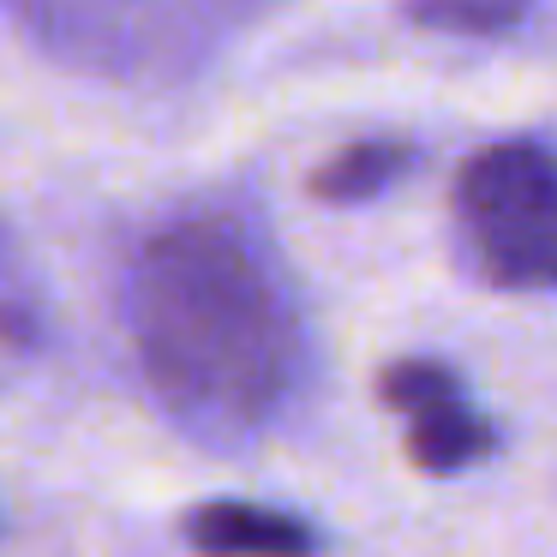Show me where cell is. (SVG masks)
Wrapping results in <instances>:
<instances>
[{
    "mask_svg": "<svg viewBox=\"0 0 557 557\" xmlns=\"http://www.w3.org/2000/svg\"><path fill=\"white\" fill-rule=\"evenodd\" d=\"M456 252L485 288H557V150L540 138H504L461 162L449 198Z\"/></svg>",
    "mask_w": 557,
    "mask_h": 557,
    "instance_id": "7a4b0ae2",
    "label": "cell"
},
{
    "mask_svg": "<svg viewBox=\"0 0 557 557\" xmlns=\"http://www.w3.org/2000/svg\"><path fill=\"white\" fill-rule=\"evenodd\" d=\"M126 330L162 408L210 444L258 437L306 377L294 276L234 205H186L138 240Z\"/></svg>",
    "mask_w": 557,
    "mask_h": 557,
    "instance_id": "6da1fadb",
    "label": "cell"
},
{
    "mask_svg": "<svg viewBox=\"0 0 557 557\" xmlns=\"http://www.w3.org/2000/svg\"><path fill=\"white\" fill-rule=\"evenodd\" d=\"M186 540L198 552H216V557H240V552H258V557H306L324 545V533L306 528L300 516L288 509H270V504H205L186 516Z\"/></svg>",
    "mask_w": 557,
    "mask_h": 557,
    "instance_id": "277c9868",
    "label": "cell"
},
{
    "mask_svg": "<svg viewBox=\"0 0 557 557\" xmlns=\"http://www.w3.org/2000/svg\"><path fill=\"white\" fill-rule=\"evenodd\" d=\"M377 396L389 401V413L401 420V449L420 473H468L497 449L492 420L480 413V401L468 396L456 372L444 360H396L377 377Z\"/></svg>",
    "mask_w": 557,
    "mask_h": 557,
    "instance_id": "3957f363",
    "label": "cell"
},
{
    "mask_svg": "<svg viewBox=\"0 0 557 557\" xmlns=\"http://www.w3.org/2000/svg\"><path fill=\"white\" fill-rule=\"evenodd\" d=\"M420 162L413 138H360V145L336 150L324 169L312 174V198L318 205H366V198H384L389 186H401Z\"/></svg>",
    "mask_w": 557,
    "mask_h": 557,
    "instance_id": "5b68a950",
    "label": "cell"
},
{
    "mask_svg": "<svg viewBox=\"0 0 557 557\" xmlns=\"http://www.w3.org/2000/svg\"><path fill=\"white\" fill-rule=\"evenodd\" d=\"M401 13L444 37H504L533 13V0H401Z\"/></svg>",
    "mask_w": 557,
    "mask_h": 557,
    "instance_id": "8992f818",
    "label": "cell"
},
{
    "mask_svg": "<svg viewBox=\"0 0 557 557\" xmlns=\"http://www.w3.org/2000/svg\"><path fill=\"white\" fill-rule=\"evenodd\" d=\"M37 342V288L25 276V258L13 252L7 228H0V360H13Z\"/></svg>",
    "mask_w": 557,
    "mask_h": 557,
    "instance_id": "52a82bcc",
    "label": "cell"
}]
</instances>
